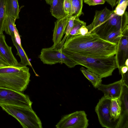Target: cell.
<instances>
[{"mask_svg":"<svg viewBox=\"0 0 128 128\" xmlns=\"http://www.w3.org/2000/svg\"><path fill=\"white\" fill-rule=\"evenodd\" d=\"M117 44L104 40L94 33L67 36L62 49L78 55L94 58L114 56Z\"/></svg>","mask_w":128,"mask_h":128,"instance_id":"6da1fadb","label":"cell"},{"mask_svg":"<svg viewBox=\"0 0 128 128\" xmlns=\"http://www.w3.org/2000/svg\"><path fill=\"white\" fill-rule=\"evenodd\" d=\"M62 52L77 63L83 66L102 78L112 75L118 68L115 56L102 58H94L80 56L62 49Z\"/></svg>","mask_w":128,"mask_h":128,"instance_id":"7a4b0ae2","label":"cell"},{"mask_svg":"<svg viewBox=\"0 0 128 128\" xmlns=\"http://www.w3.org/2000/svg\"><path fill=\"white\" fill-rule=\"evenodd\" d=\"M29 68L21 64L0 66V87L22 92L30 81Z\"/></svg>","mask_w":128,"mask_h":128,"instance_id":"3957f363","label":"cell"},{"mask_svg":"<svg viewBox=\"0 0 128 128\" xmlns=\"http://www.w3.org/2000/svg\"><path fill=\"white\" fill-rule=\"evenodd\" d=\"M3 110L15 118L23 128H42L39 117L32 108L6 105L0 106Z\"/></svg>","mask_w":128,"mask_h":128,"instance_id":"277c9868","label":"cell"},{"mask_svg":"<svg viewBox=\"0 0 128 128\" xmlns=\"http://www.w3.org/2000/svg\"><path fill=\"white\" fill-rule=\"evenodd\" d=\"M128 14L125 11L122 16L114 12L105 21L98 26L91 32L104 40L106 36L113 32L120 31L124 32L128 28Z\"/></svg>","mask_w":128,"mask_h":128,"instance_id":"5b68a950","label":"cell"},{"mask_svg":"<svg viewBox=\"0 0 128 128\" xmlns=\"http://www.w3.org/2000/svg\"><path fill=\"white\" fill-rule=\"evenodd\" d=\"M66 38H64L57 46L42 48L38 56L44 64L52 65L58 63H64L68 67L72 68L78 65L64 54L62 50Z\"/></svg>","mask_w":128,"mask_h":128,"instance_id":"8992f818","label":"cell"},{"mask_svg":"<svg viewBox=\"0 0 128 128\" xmlns=\"http://www.w3.org/2000/svg\"><path fill=\"white\" fill-rule=\"evenodd\" d=\"M32 102L22 92L0 87V106L6 105L31 108Z\"/></svg>","mask_w":128,"mask_h":128,"instance_id":"52a82bcc","label":"cell"},{"mask_svg":"<svg viewBox=\"0 0 128 128\" xmlns=\"http://www.w3.org/2000/svg\"><path fill=\"white\" fill-rule=\"evenodd\" d=\"M88 124L85 112L79 111L63 116L56 127V128H87Z\"/></svg>","mask_w":128,"mask_h":128,"instance_id":"ba28073f","label":"cell"},{"mask_svg":"<svg viewBox=\"0 0 128 128\" xmlns=\"http://www.w3.org/2000/svg\"><path fill=\"white\" fill-rule=\"evenodd\" d=\"M111 100L104 96L99 101L95 108L100 124L103 127L116 128L118 120L112 119L110 114Z\"/></svg>","mask_w":128,"mask_h":128,"instance_id":"9c48e42d","label":"cell"},{"mask_svg":"<svg viewBox=\"0 0 128 128\" xmlns=\"http://www.w3.org/2000/svg\"><path fill=\"white\" fill-rule=\"evenodd\" d=\"M128 28L124 32L117 44L116 52L115 55L120 74L121 68L125 66V62L128 59Z\"/></svg>","mask_w":128,"mask_h":128,"instance_id":"30bf717a","label":"cell"},{"mask_svg":"<svg viewBox=\"0 0 128 128\" xmlns=\"http://www.w3.org/2000/svg\"><path fill=\"white\" fill-rule=\"evenodd\" d=\"M128 86L123 85L119 97L121 112L116 128H128Z\"/></svg>","mask_w":128,"mask_h":128,"instance_id":"8fae6325","label":"cell"},{"mask_svg":"<svg viewBox=\"0 0 128 128\" xmlns=\"http://www.w3.org/2000/svg\"><path fill=\"white\" fill-rule=\"evenodd\" d=\"M123 85L121 80L108 84H101L98 88L104 93L105 97L111 100L120 97Z\"/></svg>","mask_w":128,"mask_h":128,"instance_id":"7c38bea8","label":"cell"},{"mask_svg":"<svg viewBox=\"0 0 128 128\" xmlns=\"http://www.w3.org/2000/svg\"><path fill=\"white\" fill-rule=\"evenodd\" d=\"M70 17L67 15L62 18L57 19L55 22L52 36V40L54 43L52 46H56L61 42Z\"/></svg>","mask_w":128,"mask_h":128,"instance_id":"4fadbf2b","label":"cell"},{"mask_svg":"<svg viewBox=\"0 0 128 128\" xmlns=\"http://www.w3.org/2000/svg\"><path fill=\"white\" fill-rule=\"evenodd\" d=\"M5 35L0 34V54L10 66H17L21 64L18 62L12 52V47L8 46Z\"/></svg>","mask_w":128,"mask_h":128,"instance_id":"5bb4252c","label":"cell"},{"mask_svg":"<svg viewBox=\"0 0 128 128\" xmlns=\"http://www.w3.org/2000/svg\"><path fill=\"white\" fill-rule=\"evenodd\" d=\"M114 12V10H111L106 7L101 10H96L92 22L86 26L88 30V34L91 33L93 29L107 20Z\"/></svg>","mask_w":128,"mask_h":128,"instance_id":"9a60e30c","label":"cell"},{"mask_svg":"<svg viewBox=\"0 0 128 128\" xmlns=\"http://www.w3.org/2000/svg\"><path fill=\"white\" fill-rule=\"evenodd\" d=\"M16 20L12 17L6 15L4 23L3 30L11 37H15L18 44L22 46L20 36L15 24Z\"/></svg>","mask_w":128,"mask_h":128,"instance_id":"2e32d148","label":"cell"},{"mask_svg":"<svg viewBox=\"0 0 128 128\" xmlns=\"http://www.w3.org/2000/svg\"><path fill=\"white\" fill-rule=\"evenodd\" d=\"M64 0H52L50 5V12L51 15L57 19L66 15L64 8Z\"/></svg>","mask_w":128,"mask_h":128,"instance_id":"e0dca14e","label":"cell"},{"mask_svg":"<svg viewBox=\"0 0 128 128\" xmlns=\"http://www.w3.org/2000/svg\"><path fill=\"white\" fill-rule=\"evenodd\" d=\"M6 15L16 20L19 18V6L18 0H8L6 6Z\"/></svg>","mask_w":128,"mask_h":128,"instance_id":"ac0fdd59","label":"cell"},{"mask_svg":"<svg viewBox=\"0 0 128 128\" xmlns=\"http://www.w3.org/2000/svg\"><path fill=\"white\" fill-rule=\"evenodd\" d=\"M11 38L13 44L17 50L16 55L18 56L20 58L21 61L20 63L23 66L28 65L32 68V64L22 46L18 44L15 37H11Z\"/></svg>","mask_w":128,"mask_h":128,"instance_id":"d6986e66","label":"cell"},{"mask_svg":"<svg viewBox=\"0 0 128 128\" xmlns=\"http://www.w3.org/2000/svg\"><path fill=\"white\" fill-rule=\"evenodd\" d=\"M80 70L84 76L91 83L94 87L95 88H98L102 84V78L96 73L84 67H81Z\"/></svg>","mask_w":128,"mask_h":128,"instance_id":"ffe728a7","label":"cell"},{"mask_svg":"<svg viewBox=\"0 0 128 128\" xmlns=\"http://www.w3.org/2000/svg\"><path fill=\"white\" fill-rule=\"evenodd\" d=\"M121 105L120 98L111 100L110 114L112 118L116 121L118 120L121 112Z\"/></svg>","mask_w":128,"mask_h":128,"instance_id":"44dd1931","label":"cell"},{"mask_svg":"<svg viewBox=\"0 0 128 128\" xmlns=\"http://www.w3.org/2000/svg\"><path fill=\"white\" fill-rule=\"evenodd\" d=\"M72 11V16L79 17L82 14L83 0H70Z\"/></svg>","mask_w":128,"mask_h":128,"instance_id":"7402d4cb","label":"cell"},{"mask_svg":"<svg viewBox=\"0 0 128 128\" xmlns=\"http://www.w3.org/2000/svg\"><path fill=\"white\" fill-rule=\"evenodd\" d=\"M8 0H0V34L3 33L4 21L6 16V6Z\"/></svg>","mask_w":128,"mask_h":128,"instance_id":"603a6c76","label":"cell"},{"mask_svg":"<svg viewBox=\"0 0 128 128\" xmlns=\"http://www.w3.org/2000/svg\"><path fill=\"white\" fill-rule=\"evenodd\" d=\"M79 18H75L73 27L67 36H70L77 35L81 27L83 26H86V23L80 20Z\"/></svg>","mask_w":128,"mask_h":128,"instance_id":"cb8c5ba5","label":"cell"},{"mask_svg":"<svg viewBox=\"0 0 128 128\" xmlns=\"http://www.w3.org/2000/svg\"><path fill=\"white\" fill-rule=\"evenodd\" d=\"M128 5V0H118L114 12L119 16L123 15Z\"/></svg>","mask_w":128,"mask_h":128,"instance_id":"d4e9b609","label":"cell"},{"mask_svg":"<svg viewBox=\"0 0 128 128\" xmlns=\"http://www.w3.org/2000/svg\"><path fill=\"white\" fill-rule=\"evenodd\" d=\"M124 32L120 31L112 32L108 35L104 40L110 42L117 44Z\"/></svg>","mask_w":128,"mask_h":128,"instance_id":"484cf974","label":"cell"},{"mask_svg":"<svg viewBox=\"0 0 128 128\" xmlns=\"http://www.w3.org/2000/svg\"><path fill=\"white\" fill-rule=\"evenodd\" d=\"M64 12L66 15L71 16L72 15V7L70 0H64Z\"/></svg>","mask_w":128,"mask_h":128,"instance_id":"4316f807","label":"cell"},{"mask_svg":"<svg viewBox=\"0 0 128 128\" xmlns=\"http://www.w3.org/2000/svg\"><path fill=\"white\" fill-rule=\"evenodd\" d=\"M76 18L75 16H72L70 18L66 30L65 35L64 37L66 38L73 27L74 20Z\"/></svg>","mask_w":128,"mask_h":128,"instance_id":"83f0119b","label":"cell"},{"mask_svg":"<svg viewBox=\"0 0 128 128\" xmlns=\"http://www.w3.org/2000/svg\"><path fill=\"white\" fill-rule=\"evenodd\" d=\"M83 0L84 3L90 6L104 4L106 2L105 0Z\"/></svg>","mask_w":128,"mask_h":128,"instance_id":"f1b7e54d","label":"cell"},{"mask_svg":"<svg viewBox=\"0 0 128 128\" xmlns=\"http://www.w3.org/2000/svg\"><path fill=\"white\" fill-rule=\"evenodd\" d=\"M86 26H82L80 28L77 35L83 36L88 34V30Z\"/></svg>","mask_w":128,"mask_h":128,"instance_id":"f546056e","label":"cell"},{"mask_svg":"<svg viewBox=\"0 0 128 128\" xmlns=\"http://www.w3.org/2000/svg\"><path fill=\"white\" fill-rule=\"evenodd\" d=\"M122 78L121 79L123 85H124L128 86V72L123 74L121 73Z\"/></svg>","mask_w":128,"mask_h":128,"instance_id":"4dcf8cb0","label":"cell"},{"mask_svg":"<svg viewBox=\"0 0 128 128\" xmlns=\"http://www.w3.org/2000/svg\"><path fill=\"white\" fill-rule=\"evenodd\" d=\"M10 66L0 54V66Z\"/></svg>","mask_w":128,"mask_h":128,"instance_id":"1f68e13d","label":"cell"},{"mask_svg":"<svg viewBox=\"0 0 128 128\" xmlns=\"http://www.w3.org/2000/svg\"><path fill=\"white\" fill-rule=\"evenodd\" d=\"M112 8L116 6L117 4L116 0H105Z\"/></svg>","mask_w":128,"mask_h":128,"instance_id":"d6a6232c","label":"cell"},{"mask_svg":"<svg viewBox=\"0 0 128 128\" xmlns=\"http://www.w3.org/2000/svg\"><path fill=\"white\" fill-rule=\"evenodd\" d=\"M128 66H124L122 67L120 70V74L121 73L123 74L126 73L128 71Z\"/></svg>","mask_w":128,"mask_h":128,"instance_id":"836d02e7","label":"cell"},{"mask_svg":"<svg viewBox=\"0 0 128 128\" xmlns=\"http://www.w3.org/2000/svg\"><path fill=\"white\" fill-rule=\"evenodd\" d=\"M46 3L50 5L52 4V0H45Z\"/></svg>","mask_w":128,"mask_h":128,"instance_id":"e575fe53","label":"cell"},{"mask_svg":"<svg viewBox=\"0 0 128 128\" xmlns=\"http://www.w3.org/2000/svg\"><path fill=\"white\" fill-rule=\"evenodd\" d=\"M125 66H128V59L125 62Z\"/></svg>","mask_w":128,"mask_h":128,"instance_id":"d590c367","label":"cell"},{"mask_svg":"<svg viewBox=\"0 0 128 128\" xmlns=\"http://www.w3.org/2000/svg\"><path fill=\"white\" fill-rule=\"evenodd\" d=\"M116 0V1H117V4L118 1V0Z\"/></svg>","mask_w":128,"mask_h":128,"instance_id":"8d00e7d4","label":"cell"}]
</instances>
